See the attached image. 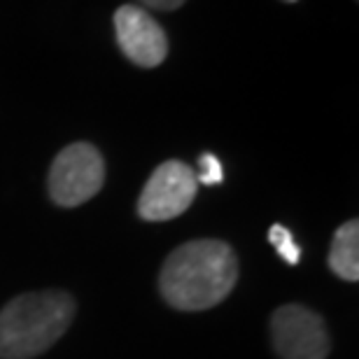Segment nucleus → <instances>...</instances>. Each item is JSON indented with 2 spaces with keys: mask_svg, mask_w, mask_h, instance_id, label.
Listing matches in <instances>:
<instances>
[{
  "mask_svg": "<svg viewBox=\"0 0 359 359\" xmlns=\"http://www.w3.org/2000/svg\"><path fill=\"white\" fill-rule=\"evenodd\" d=\"M329 269L341 280L357 283L359 280V222L350 219L334 233L329 250Z\"/></svg>",
  "mask_w": 359,
  "mask_h": 359,
  "instance_id": "0eeeda50",
  "label": "nucleus"
},
{
  "mask_svg": "<svg viewBox=\"0 0 359 359\" xmlns=\"http://www.w3.org/2000/svg\"><path fill=\"white\" fill-rule=\"evenodd\" d=\"M198 191L196 170L182 161H163L149 175L138 198V215L147 222L180 217L194 203Z\"/></svg>",
  "mask_w": 359,
  "mask_h": 359,
  "instance_id": "20e7f679",
  "label": "nucleus"
},
{
  "mask_svg": "<svg viewBox=\"0 0 359 359\" xmlns=\"http://www.w3.org/2000/svg\"><path fill=\"white\" fill-rule=\"evenodd\" d=\"M114 33L119 49L140 68H156L168 54V38L159 21L138 5H121L114 12Z\"/></svg>",
  "mask_w": 359,
  "mask_h": 359,
  "instance_id": "423d86ee",
  "label": "nucleus"
},
{
  "mask_svg": "<svg viewBox=\"0 0 359 359\" xmlns=\"http://www.w3.org/2000/svg\"><path fill=\"white\" fill-rule=\"evenodd\" d=\"M269 243L276 248V252L283 257L290 266H297V264L301 262V250H299L297 243H294V236L287 226L273 224L269 229Z\"/></svg>",
  "mask_w": 359,
  "mask_h": 359,
  "instance_id": "6e6552de",
  "label": "nucleus"
},
{
  "mask_svg": "<svg viewBox=\"0 0 359 359\" xmlns=\"http://www.w3.org/2000/svg\"><path fill=\"white\" fill-rule=\"evenodd\" d=\"M238 283V257L229 243L203 238L175 248L159 273V292L177 311H208Z\"/></svg>",
  "mask_w": 359,
  "mask_h": 359,
  "instance_id": "f257e3e1",
  "label": "nucleus"
},
{
  "mask_svg": "<svg viewBox=\"0 0 359 359\" xmlns=\"http://www.w3.org/2000/svg\"><path fill=\"white\" fill-rule=\"evenodd\" d=\"M75 318L66 292H31L0 311V359H33L47 353Z\"/></svg>",
  "mask_w": 359,
  "mask_h": 359,
  "instance_id": "f03ea898",
  "label": "nucleus"
},
{
  "mask_svg": "<svg viewBox=\"0 0 359 359\" xmlns=\"http://www.w3.org/2000/svg\"><path fill=\"white\" fill-rule=\"evenodd\" d=\"M224 180V170H222V161L215 154L205 152L198 156V173H196V182L201 184H219Z\"/></svg>",
  "mask_w": 359,
  "mask_h": 359,
  "instance_id": "1a4fd4ad",
  "label": "nucleus"
},
{
  "mask_svg": "<svg viewBox=\"0 0 359 359\" xmlns=\"http://www.w3.org/2000/svg\"><path fill=\"white\" fill-rule=\"evenodd\" d=\"M271 336L283 359H327L332 348L325 320L299 304L280 306L273 313Z\"/></svg>",
  "mask_w": 359,
  "mask_h": 359,
  "instance_id": "39448f33",
  "label": "nucleus"
},
{
  "mask_svg": "<svg viewBox=\"0 0 359 359\" xmlns=\"http://www.w3.org/2000/svg\"><path fill=\"white\" fill-rule=\"evenodd\" d=\"M105 161L89 142H73L63 147L49 168V196L61 208L87 203L103 189Z\"/></svg>",
  "mask_w": 359,
  "mask_h": 359,
  "instance_id": "7ed1b4c3",
  "label": "nucleus"
},
{
  "mask_svg": "<svg viewBox=\"0 0 359 359\" xmlns=\"http://www.w3.org/2000/svg\"><path fill=\"white\" fill-rule=\"evenodd\" d=\"M145 7H152V10H161V12H170L177 10V7L184 5V0H140Z\"/></svg>",
  "mask_w": 359,
  "mask_h": 359,
  "instance_id": "9d476101",
  "label": "nucleus"
},
{
  "mask_svg": "<svg viewBox=\"0 0 359 359\" xmlns=\"http://www.w3.org/2000/svg\"><path fill=\"white\" fill-rule=\"evenodd\" d=\"M285 3H297V0H285Z\"/></svg>",
  "mask_w": 359,
  "mask_h": 359,
  "instance_id": "9b49d317",
  "label": "nucleus"
}]
</instances>
